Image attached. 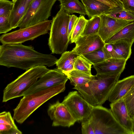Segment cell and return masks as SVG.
I'll return each instance as SVG.
<instances>
[{
	"instance_id": "cell-1",
	"label": "cell",
	"mask_w": 134,
	"mask_h": 134,
	"mask_svg": "<svg viewBox=\"0 0 134 134\" xmlns=\"http://www.w3.org/2000/svg\"><path fill=\"white\" fill-rule=\"evenodd\" d=\"M57 58L52 54L42 53L31 46L22 43L3 44L0 46V65L26 70L39 66L51 67Z\"/></svg>"
},
{
	"instance_id": "cell-2",
	"label": "cell",
	"mask_w": 134,
	"mask_h": 134,
	"mask_svg": "<svg viewBox=\"0 0 134 134\" xmlns=\"http://www.w3.org/2000/svg\"><path fill=\"white\" fill-rule=\"evenodd\" d=\"M81 122L82 134H130L118 122L110 109L93 106L89 116Z\"/></svg>"
},
{
	"instance_id": "cell-3",
	"label": "cell",
	"mask_w": 134,
	"mask_h": 134,
	"mask_svg": "<svg viewBox=\"0 0 134 134\" xmlns=\"http://www.w3.org/2000/svg\"><path fill=\"white\" fill-rule=\"evenodd\" d=\"M121 73L93 75L86 84L76 87L83 98L93 106L102 105L108 99L110 94Z\"/></svg>"
},
{
	"instance_id": "cell-4",
	"label": "cell",
	"mask_w": 134,
	"mask_h": 134,
	"mask_svg": "<svg viewBox=\"0 0 134 134\" xmlns=\"http://www.w3.org/2000/svg\"><path fill=\"white\" fill-rule=\"evenodd\" d=\"M66 83L24 96L16 107L13 110V118L18 123H23L41 105L52 97L63 92Z\"/></svg>"
},
{
	"instance_id": "cell-5",
	"label": "cell",
	"mask_w": 134,
	"mask_h": 134,
	"mask_svg": "<svg viewBox=\"0 0 134 134\" xmlns=\"http://www.w3.org/2000/svg\"><path fill=\"white\" fill-rule=\"evenodd\" d=\"M70 14L62 7L53 18L48 45L52 53L62 54L66 51L70 40L68 35Z\"/></svg>"
},
{
	"instance_id": "cell-6",
	"label": "cell",
	"mask_w": 134,
	"mask_h": 134,
	"mask_svg": "<svg viewBox=\"0 0 134 134\" xmlns=\"http://www.w3.org/2000/svg\"><path fill=\"white\" fill-rule=\"evenodd\" d=\"M49 69L45 66H39L26 71L8 84L3 91L2 101L23 96L25 92Z\"/></svg>"
},
{
	"instance_id": "cell-7",
	"label": "cell",
	"mask_w": 134,
	"mask_h": 134,
	"mask_svg": "<svg viewBox=\"0 0 134 134\" xmlns=\"http://www.w3.org/2000/svg\"><path fill=\"white\" fill-rule=\"evenodd\" d=\"M52 20H47L11 32L3 34L0 37L1 42L3 44L22 43L32 41L50 31Z\"/></svg>"
},
{
	"instance_id": "cell-8",
	"label": "cell",
	"mask_w": 134,
	"mask_h": 134,
	"mask_svg": "<svg viewBox=\"0 0 134 134\" xmlns=\"http://www.w3.org/2000/svg\"><path fill=\"white\" fill-rule=\"evenodd\" d=\"M58 0H34L18 27L25 28L47 20L53 6Z\"/></svg>"
},
{
	"instance_id": "cell-9",
	"label": "cell",
	"mask_w": 134,
	"mask_h": 134,
	"mask_svg": "<svg viewBox=\"0 0 134 134\" xmlns=\"http://www.w3.org/2000/svg\"><path fill=\"white\" fill-rule=\"evenodd\" d=\"M62 102L77 122H81L86 119L93 107L76 91L69 92Z\"/></svg>"
},
{
	"instance_id": "cell-10",
	"label": "cell",
	"mask_w": 134,
	"mask_h": 134,
	"mask_svg": "<svg viewBox=\"0 0 134 134\" xmlns=\"http://www.w3.org/2000/svg\"><path fill=\"white\" fill-rule=\"evenodd\" d=\"M68 79L66 75L58 68L49 70L25 92L23 96L63 83H66Z\"/></svg>"
},
{
	"instance_id": "cell-11",
	"label": "cell",
	"mask_w": 134,
	"mask_h": 134,
	"mask_svg": "<svg viewBox=\"0 0 134 134\" xmlns=\"http://www.w3.org/2000/svg\"><path fill=\"white\" fill-rule=\"evenodd\" d=\"M47 114L53 121V126L70 127L77 122L66 107L58 100L49 106Z\"/></svg>"
},
{
	"instance_id": "cell-12",
	"label": "cell",
	"mask_w": 134,
	"mask_h": 134,
	"mask_svg": "<svg viewBox=\"0 0 134 134\" xmlns=\"http://www.w3.org/2000/svg\"><path fill=\"white\" fill-rule=\"evenodd\" d=\"M99 16L100 24L98 34L104 42L132 22L112 18L104 14Z\"/></svg>"
},
{
	"instance_id": "cell-13",
	"label": "cell",
	"mask_w": 134,
	"mask_h": 134,
	"mask_svg": "<svg viewBox=\"0 0 134 134\" xmlns=\"http://www.w3.org/2000/svg\"><path fill=\"white\" fill-rule=\"evenodd\" d=\"M73 49L78 55L84 54L104 47L105 43L98 34L81 36Z\"/></svg>"
},
{
	"instance_id": "cell-14",
	"label": "cell",
	"mask_w": 134,
	"mask_h": 134,
	"mask_svg": "<svg viewBox=\"0 0 134 134\" xmlns=\"http://www.w3.org/2000/svg\"><path fill=\"white\" fill-rule=\"evenodd\" d=\"M110 109L115 117L124 128L132 134L133 122L123 98L111 103Z\"/></svg>"
},
{
	"instance_id": "cell-15",
	"label": "cell",
	"mask_w": 134,
	"mask_h": 134,
	"mask_svg": "<svg viewBox=\"0 0 134 134\" xmlns=\"http://www.w3.org/2000/svg\"><path fill=\"white\" fill-rule=\"evenodd\" d=\"M126 61L124 59L111 58L93 65L97 74H114L122 72Z\"/></svg>"
},
{
	"instance_id": "cell-16",
	"label": "cell",
	"mask_w": 134,
	"mask_h": 134,
	"mask_svg": "<svg viewBox=\"0 0 134 134\" xmlns=\"http://www.w3.org/2000/svg\"><path fill=\"white\" fill-rule=\"evenodd\" d=\"M134 85V75L118 81L109 96L108 100L111 103L123 98Z\"/></svg>"
},
{
	"instance_id": "cell-17",
	"label": "cell",
	"mask_w": 134,
	"mask_h": 134,
	"mask_svg": "<svg viewBox=\"0 0 134 134\" xmlns=\"http://www.w3.org/2000/svg\"><path fill=\"white\" fill-rule=\"evenodd\" d=\"M34 0H17L9 16V20L12 29L18 26L20 22L24 15Z\"/></svg>"
},
{
	"instance_id": "cell-18",
	"label": "cell",
	"mask_w": 134,
	"mask_h": 134,
	"mask_svg": "<svg viewBox=\"0 0 134 134\" xmlns=\"http://www.w3.org/2000/svg\"><path fill=\"white\" fill-rule=\"evenodd\" d=\"M121 41L127 42L132 46L134 42V21L124 26L104 42L113 44Z\"/></svg>"
},
{
	"instance_id": "cell-19",
	"label": "cell",
	"mask_w": 134,
	"mask_h": 134,
	"mask_svg": "<svg viewBox=\"0 0 134 134\" xmlns=\"http://www.w3.org/2000/svg\"><path fill=\"white\" fill-rule=\"evenodd\" d=\"M84 5L89 19L104 14L110 9L107 5L97 0H81Z\"/></svg>"
},
{
	"instance_id": "cell-20",
	"label": "cell",
	"mask_w": 134,
	"mask_h": 134,
	"mask_svg": "<svg viewBox=\"0 0 134 134\" xmlns=\"http://www.w3.org/2000/svg\"><path fill=\"white\" fill-rule=\"evenodd\" d=\"M58 59L56 65L57 68L65 74L73 70L75 58L78 55L73 49L70 51H66L61 54Z\"/></svg>"
},
{
	"instance_id": "cell-21",
	"label": "cell",
	"mask_w": 134,
	"mask_h": 134,
	"mask_svg": "<svg viewBox=\"0 0 134 134\" xmlns=\"http://www.w3.org/2000/svg\"><path fill=\"white\" fill-rule=\"evenodd\" d=\"M60 7L70 14L77 13L81 15H87L86 8L82 2L79 0H58Z\"/></svg>"
},
{
	"instance_id": "cell-22",
	"label": "cell",
	"mask_w": 134,
	"mask_h": 134,
	"mask_svg": "<svg viewBox=\"0 0 134 134\" xmlns=\"http://www.w3.org/2000/svg\"><path fill=\"white\" fill-rule=\"evenodd\" d=\"M66 75L70 81L71 84L74 87L86 84L91 80L93 76L76 69L73 70Z\"/></svg>"
},
{
	"instance_id": "cell-23",
	"label": "cell",
	"mask_w": 134,
	"mask_h": 134,
	"mask_svg": "<svg viewBox=\"0 0 134 134\" xmlns=\"http://www.w3.org/2000/svg\"><path fill=\"white\" fill-rule=\"evenodd\" d=\"M83 55L92 65L102 62L111 58L104 46Z\"/></svg>"
},
{
	"instance_id": "cell-24",
	"label": "cell",
	"mask_w": 134,
	"mask_h": 134,
	"mask_svg": "<svg viewBox=\"0 0 134 134\" xmlns=\"http://www.w3.org/2000/svg\"><path fill=\"white\" fill-rule=\"evenodd\" d=\"M104 14L118 19L134 21V13L124 9H110Z\"/></svg>"
},
{
	"instance_id": "cell-25",
	"label": "cell",
	"mask_w": 134,
	"mask_h": 134,
	"mask_svg": "<svg viewBox=\"0 0 134 134\" xmlns=\"http://www.w3.org/2000/svg\"><path fill=\"white\" fill-rule=\"evenodd\" d=\"M114 49L120 59L126 60L130 57L132 45L127 42L119 41L112 44Z\"/></svg>"
},
{
	"instance_id": "cell-26",
	"label": "cell",
	"mask_w": 134,
	"mask_h": 134,
	"mask_svg": "<svg viewBox=\"0 0 134 134\" xmlns=\"http://www.w3.org/2000/svg\"><path fill=\"white\" fill-rule=\"evenodd\" d=\"M88 20L84 15H80L78 17L76 24L71 34L70 38V43H72L76 41L83 32Z\"/></svg>"
},
{
	"instance_id": "cell-27",
	"label": "cell",
	"mask_w": 134,
	"mask_h": 134,
	"mask_svg": "<svg viewBox=\"0 0 134 134\" xmlns=\"http://www.w3.org/2000/svg\"><path fill=\"white\" fill-rule=\"evenodd\" d=\"M100 24L99 16H94L88 20L84 31L81 36L93 35L98 34Z\"/></svg>"
},
{
	"instance_id": "cell-28",
	"label": "cell",
	"mask_w": 134,
	"mask_h": 134,
	"mask_svg": "<svg viewBox=\"0 0 134 134\" xmlns=\"http://www.w3.org/2000/svg\"><path fill=\"white\" fill-rule=\"evenodd\" d=\"M92 64L83 55H78L75 58L74 68L84 72L90 75H92L91 72Z\"/></svg>"
},
{
	"instance_id": "cell-29",
	"label": "cell",
	"mask_w": 134,
	"mask_h": 134,
	"mask_svg": "<svg viewBox=\"0 0 134 134\" xmlns=\"http://www.w3.org/2000/svg\"><path fill=\"white\" fill-rule=\"evenodd\" d=\"M123 98L130 116L134 118V85Z\"/></svg>"
},
{
	"instance_id": "cell-30",
	"label": "cell",
	"mask_w": 134,
	"mask_h": 134,
	"mask_svg": "<svg viewBox=\"0 0 134 134\" xmlns=\"http://www.w3.org/2000/svg\"><path fill=\"white\" fill-rule=\"evenodd\" d=\"M14 3L9 0H0V16L10 15Z\"/></svg>"
},
{
	"instance_id": "cell-31",
	"label": "cell",
	"mask_w": 134,
	"mask_h": 134,
	"mask_svg": "<svg viewBox=\"0 0 134 134\" xmlns=\"http://www.w3.org/2000/svg\"><path fill=\"white\" fill-rule=\"evenodd\" d=\"M0 123L9 125L14 128L18 129L9 112L4 111L0 113Z\"/></svg>"
},
{
	"instance_id": "cell-32",
	"label": "cell",
	"mask_w": 134,
	"mask_h": 134,
	"mask_svg": "<svg viewBox=\"0 0 134 134\" xmlns=\"http://www.w3.org/2000/svg\"><path fill=\"white\" fill-rule=\"evenodd\" d=\"M10 15L0 16V34H5L12 29L9 20Z\"/></svg>"
},
{
	"instance_id": "cell-33",
	"label": "cell",
	"mask_w": 134,
	"mask_h": 134,
	"mask_svg": "<svg viewBox=\"0 0 134 134\" xmlns=\"http://www.w3.org/2000/svg\"><path fill=\"white\" fill-rule=\"evenodd\" d=\"M21 131L18 129L14 128L12 126L0 123V134H21Z\"/></svg>"
},
{
	"instance_id": "cell-34",
	"label": "cell",
	"mask_w": 134,
	"mask_h": 134,
	"mask_svg": "<svg viewBox=\"0 0 134 134\" xmlns=\"http://www.w3.org/2000/svg\"><path fill=\"white\" fill-rule=\"evenodd\" d=\"M78 18V17L75 15H71L69 23L68 32V37L69 40L71 34L76 24Z\"/></svg>"
},
{
	"instance_id": "cell-35",
	"label": "cell",
	"mask_w": 134,
	"mask_h": 134,
	"mask_svg": "<svg viewBox=\"0 0 134 134\" xmlns=\"http://www.w3.org/2000/svg\"><path fill=\"white\" fill-rule=\"evenodd\" d=\"M122 3L124 9L134 13V0H123Z\"/></svg>"
},
{
	"instance_id": "cell-36",
	"label": "cell",
	"mask_w": 134,
	"mask_h": 134,
	"mask_svg": "<svg viewBox=\"0 0 134 134\" xmlns=\"http://www.w3.org/2000/svg\"><path fill=\"white\" fill-rule=\"evenodd\" d=\"M104 47L107 49L111 58L120 59L116 53L112 44H106Z\"/></svg>"
},
{
	"instance_id": "cell-37",
	"label": "cell",
	"mask_w": 134,
	"mask_h": 134,
	"mask_svg": "<svg viewBox=\"0 0 134 134\" xmlns=\"http://www.w3.org/2000/svg\"><path fill=\"white\" fill-rule=\"evenodd\" d=\"M107 5L111 9L122 8L112 0H97ZM123 9V8H122Z\"/></svg>"
},
{
	"instance_id": "cell-38",
	"label": "cell",
	"mask_w": 134,
	"mask_h": 134,
	"mask_svg": "<svg viewBox=\"0 0 134 134\" xmlns=\"http://www.w3.org/2000/svg\"><path fill=\"white\" fill-rule=\"evenodd\" d=\"M117 3L121 8H124L122 3L119 0H112Z\"/></svg>"
},
{
	"instance_id": "cell-39",
	"label": "cell",
	"mask_w": 134,
	"mask_h": 134,
	"mask_svg": "<svg viewBox=\"0 0 134 134\" xmlns=\"http://www.w3.org/2000/svg\"><path fill=\"white\" fill-rule=\"evenodd\" d=\"M133 122V127L132 130V134H134V118H132Z\"/></svg>"
},
{
	"instance_id": "cell-40",
	"label": "cell",
	"mask_w": 134,
	"mask_h": 134,
	"mask_svg": "<svg viewBox=\"0 0 134 134\" xmlns=\"http://www.w3.org/2000/svg\"><path fill=\"white\" fill-rule=\"evenodd\" d=\"M14 3H15L17 0H12Z\"/></svg>"
},
{
	"instance_id": "cell-41",
	"label": "cell",
	"mask_w": 134,
	"mask_h": 134,
	"mask_svg": "<svg viewBox=\"0 0 134 134\" xmlns=\"http://www.w3.org/2000/svg\"><path fill=\"white\" fill-rule=\"evenodd\" d=\"M119 1H120L122 3L123 1V0H119Z\"/></svg>"
}]
</instances>
